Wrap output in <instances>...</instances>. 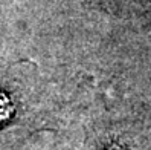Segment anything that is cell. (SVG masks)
Listing matches in <instances>:
<instances>
[{"instance_id": "1", "label": "cell", "mask_w": 151, "mask_h": 150, "mask_svg": "<svg viewBox=\"0 0 151 150\" xmlns=\"http://www.w3.org/2000/svg\"><path fill=\"white\" fill-rule=\"evenodd\" d=\"M17 117V104L5 89H0V132L8 129Z\"/></svg>"}]
</instances>
